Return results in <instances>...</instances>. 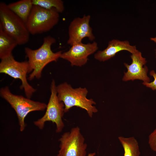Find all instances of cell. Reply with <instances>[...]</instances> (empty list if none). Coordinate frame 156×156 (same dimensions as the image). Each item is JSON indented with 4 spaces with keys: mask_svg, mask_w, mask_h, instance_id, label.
Segmentation results:
<instances>
[{
    "mask_svg": "<svg viewBox=\"0 0 156 156\" xmlns=\"http://www.w3.org/2000/svg\"><path fill=\"white\" fill-rule=\"evenodd\" d=\"M59 141L60 149L57 156H86L87 145L78 127L64 133Z\"/></svg>",
    "mask_w": 156,
    "mask_h": 156,
    "instance_id": "obj_8",
    "label": "cell"
},
{
    "mask_svg": "<svg viewBox=\"0 0 156 156\" xmlns=\"http://www.w3.org/2000/svg\"><path fill=\"white\" fill-rule=\"evenodd\" d=\"M124 50L127 51L131 54L139 51L135 46L131 45L127 40L113 39L109 42L106 49L97 51L95 54L94 58L99 61L104 62L113 57L119 52Z\"/></svg>",
    "mask_w": 156,
    "mask_h": 156,
    "instance_id": "obj_12",
    "label": "cell"
},
{
    "mask_svg": "<svg viewBox=\"0 0 156 156\" xmlns=\"http://www.w3.org/2000/svg\"><path fill=\"white\" fill-rule=\"evenodd\" d=\"M150 75L154 78V80L151 82H143V84L146 87L151 88L153 90L156 91V73L154 70L151 71Z\"/></svg>",
    "mask_w": 156,
    "mask_h": 156,
    "instance_id": "obj_18",
    "label": "cell"
},
{
    "mask_svg": "<svg viewBox=\"0 0 156 156\" xmlns=\"http://www.w3.org/2000/svg\"><path fill=\"white\" fill-rule=\"evenodd\" d=\"M150 40L156 43V37L155 38H150Z\"/></svg>",
    "mask_w": 156,
    "mask_h": 156,
    "instance_id": "obj_20",
    "label": "cell"
},
{
    "mask_svg": "<svg viewBox=\"0 0 156 156\" xmlns=\"http://www.w3.org/2000/svg\"><path fill=\"white\" fill-rule=\"evenodd\" d=\"M148 144L151 149L156 152V128L149 136Z\"/></svg>",
    "mask_w": 156,
    "mask_h": 156,
    "instance_id": "obj_17",
    "label": "cell"
},
{
    "mask_svg": "<svg viewBox=\"0 0 156 156\" xmlns=\"http://www.w3.org/2000/svg\"><path fill=\"white\" fill-rule=\"evenodd\" d=\"M18 45L17 41L5 32L0 27V58L1 60L12 55V51Z\"/></svg>",
    "mask_w": 156,
    "mask_h": 156,
    "instance_id": "obj_14",
    "label": "cell"
},
{
    "mask_svg": "<svg viewBox=\"0 0 156 156\" xmlns=\"http://www.w3.org/2000/svg\"><path fill=\"white\" fill-rule=\"evenodd\" d=\"M28 61L18 62L12 55L1 60L0 63V73L8 75L15 79H19L21 81L20 88L23 89L27 98L30 99L36 90L28 83L27 79L28 73L31 72Z\"/></svg>",
    "mask_w": 156,
    "mask_h": 156,
    "instance_id": "obj_6",
    "label": "cell"
},
{
    "mask_svg": "<svg viewBox=\"0 0 156 156\" xmlns=\"http://www.w3.org/2000/svg\"><path fill=\"white\" fill-rule=\"evenodd\" d=\"M98 48L95 42L86 44L79 42L71 46L67 51L62 53L60 58L69 62L72 66L81 67L87 63L88 57Z\"/></svg>",
    "mask_w": 156,
    "mask_h": 156,
    "instance_id": "obj_9",
    "label": "cell"
},
{
    "mask_svg": "<svg viewBox=\"0 0 156 156\" xmlns=\"http://www.w3.org/2000/svg\"><path fill=\"white\" fill-rule=\"evenodd\" d=\"M56 89L59 100L64 104V113L73 107H77L86 110L89 116L92 118L93 113L98 111L93 105L96 104L95 102L86 97L88 91L86 88H74L65 82L57 86Z\"/></svg>",
    "mask_w": 156,
    "mask_h": 156,
    "instance_id": "obj_2",
    "label": "cell"
},
{
    "mask_svg": "<svg viewBox=\"0 0 156 156\" xmlns=\"http://www.w3.org/2000/svg\"><path fill=\"white\" fill-rule=\"evenodd\" d=\"M118 139L124 149L123 156H140V153L138 143L134 137L119 136Z\"/></svg>",
    "mask_w": 156,
    "mask_h": 156,
    "instance_id": "obj_15",
    "label": "cell"
},
{
    "mask_svg": "<svg viewBox=\"0 0 156 156\" xmlns=\"http://www.w3.org/2000/svg\"><path fill=\"white\" fill-rule=\"evenodd\" d=\"M51 94L47 105L46 112L41 118L34 122V125L40 129H42L45 122L51 121L56 125V132H61L64 127L62 118L64 115V105L59 100L56 91L55 83L54 80L51 83Z\"/></svg>",
    "mask_w": 156,
    "mask_h": 156,
    "instance_id": "obj_7",
    "label": "cell"
},
{
    "mask_svg": "<svg viewBox=\"0 0 156 156\" xmlns=\"http://www.w3.org/2000/svg\"><path fill=\"white\" fill-rule=\"evenodd\" d=\"M131 57L132 60L131 64H124L127 71L124 73L123 81H127L139 79L143 81L144 82H149L150 79L147 75L148 67L146 66L143 67L147 61L146 58L142 56L141 53L138 51L131 54Z\"/></svg>",
    "mask_w": 156,
    "mask_h": 156,
    "instance_id": "obj_11",
    "label": "cell"
},
{
    "mask_svg": "<svg viewBox=\"0 0 156 156\" xmlns=\"http://www.w3.org/2000/svg\"><path fill=\"white\" fill-rule=\"evenodd\" d=\"M0 94L15 111L21 131L25 129L26 126L25 119L29 113L35 111H43L47 108V105L44 103L12 94L8 86L1 88Z\"/></svg>",
    "mask_w": 156,
    "mask_h": 156,
    "instance_id": "obj_3",
    "label": "cell"
},
{
    "mask_svg": "<svg viewBox=\"0 0 156 156\" xmlns=\"http://www.w3.org/2000/svg\"><path fill=\"white\" fill-rule=\"evenodd\" d=\"M96 155L95 153H90L88 154L87 156H95Z\"/></svg>",
    "mask_w": 156,
    "mask_h": 156,
    "instance_id": "obj_19",
    "label": "cell"
},
{
    "mask_svg": "<svg viewBox=\"0 0 156 156\" xmlns=\"http://www.w3.org/2000/svg\"><path fill=\"white\" fill-rule=\"evenodd\" d=\"M0 27L18 45L25 44L29 40L30 34L26 24L2 2L0 3Z\"/></svg>",
    "mask_w": 156,
    "mask_h": 156,
    "instance_id": "obj_4",
    "label": "cell"
},
{
    "mask_svg": "<svg viewBox=\"0 0 156 156\" xmlns=\"http://www.w3.org/2000/svg\"><path fill=\"white\" fill-rule=\"evenodd\" d=\"M59 18V13L55 9L47 10L34 5L26 25L30 34H41L52 29Z\"/></svg>",
    "mask_w": 156,
    "mask_h": 156,
    "instance_id": "obj_5",
    "label": "cell"
},
{
    "mask_svg": "<svg viewBox=\"0 0 156 156\" xmlns=\"http://www.w3.org/2000/svg\"><path fill=\"white\" fill-rule=\"evenodd\" d=\"M34 5L47 10L55 9L59 13L64 10V2L61 0H32Z\"/></svg>",
    "mask_w": 156,
    "mask_h": 156,
    "instance_id": "obj_16",
    "label": "cell"
},
{
    "mask_svg": "<svg viewBox=\"0 0 156 156\" xmlns=\"http://www.w3.org/2000/svg\"><path fill=\"white\" fill-rule=\"evenodd\" d=\"M90 17L89 15H84L82 17L75 18L70 22L68 29V44L71 46L82 42V40L85 38L91 41L95 39L92 29L90 25Z\"/></svg>",
    "mask_w": 156,
    "mask_h": 156,
    "instance_id": "obj_10",
    "label": "cell"
},
{
    "mask_svg": "<svg viewBox=\"0 0 156 156\" xmlns=\"http://www.w3.org/2000/svg\"><path fill=\"white\" fill-rule=\"evenodd\" d=\"M33 5L32 0H21L10 3L8 6L26 24Z\"/></svg>",
    "mask_w": 156,
    "mask_h": 156,
    "instance_id": "obj_13",
    "label": "cell"
},
{
    "mask_svg": "<svg viewBox=\"0 0 156 156\" xmlns=\"http://www.w3.org/2000/svg\"><path fill=\"white\" fill-rule=\"evenodd\" d=\"M55 42V38L48 36L44 38L42 44L38 49L25 48V52L32 72L28 78L29 80L40 78L44 68L51 62H56L60 58L62 51L54 52L51 49V45Z\"/></svg>",
    "mask_w": 156,
    "mask_h": 156,
    "instance_id": "obj_1",
    "label": "cell"
}]
</instances>
